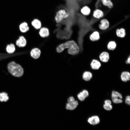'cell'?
<instances>
[{
  "label": "cell",
  "instance_id": "cell-20",
  "mask_svg": "<svg viewBox=\"0 0 130 130\" xmlns=\"http://www.w3.org/2000/svg\"><path fill=\"white\" fill-rule=\"evenodd\" d=\"M91 68L94 70L98 69L101 66V64L100 62L97 60H93L91 64Z\"/></svg>",
  "mask_w": 130,
  "mask_h": 130
},
{
  "label": "cell",
  "instance_id": "cell-25",
  "mask_svg": "<svg viewBox=\"0 0 130 130\" xmlns=\"http://www.w3.org/2000/svg\"><path fill=\"white\" fill-rule=\"evenodd\" d=\"M116 43L114 41H111L108 44L107 48L109 50H113L116 48Z\"/></svg>",
  "mask_w": 130,
  "mask_h": 130
},
{
  "label": "cell",
  "instance_id": "cell-5",
  "mask_svg": "<svg viewBox=\"0 0 130 130\" xmlns=\"http://www.w3.org/2000/svg\"><path fill=\"white\" fill-rule=\"evenodd\" d=\"M66 108L67 110H73L75 109L78 106V103L77 101L75 100L73 97H70L67 100Z\"/></svg>",
  "mask_w": 130,
  "mask_h": 130
},
{
  "label": "cell",
  "instance_id": "cell-3",
  "mask_svg": "<svg viewBox=\"0 0 130 130\" xmlns=\"http://www.w3.org/2000/svg\"><path fill=\"white\" fill-rule=\"evenodd\" d=\"M69 13L65 9H61L57 11L55 17V20L57 23H58L63 19L67 18L69 16Z\"/></svg>",
  "mask_w": 130,
  "mask_h": 130
},
{
  "label": "cell",
  "instance_id": "cell-1",
  "mask_svg": "<svg viewBox=\"0 0 130 130\" xmlns=\"http://www.w3.org/2000/svg\"><path fill=\"white\" fill-rule=\"evenodd\" d=\"M65 49H67L68 53L72 55H75L79 52L80 48L76 42L73 40H68L58 46L56 48L58 53L62 52Z\"/></svg>",
  "mask_w": 130,
  "mask_h": 130
},
{
  "label": "cell",
  "instance_id": "cell-9",
  "mask_svg": "<svg viewBox=\"0 0 130 130\" xmlns=\"http://www.w3.org/2000/svg\"><path fill=\"white\" fill-rule=\"evenodd\" d=\"M87 121L91 124L95 125L99 123L100 119L99 117L98 116L94 115L88 118Z\"/></svg>",
  "mask_w": 130,
  "mask_h": 130
},
{
  "label": "cell",
  "instance_id": "cell-13",
  "mask_svg": "<svg viewBox=\"0 0 130 130\" xmlns=\"http://www.w3.org/2000/svg\"><path fill=\"white\" fill-rule=\"evenodd\" d=\"M39 34L40 36L44 38L48 37L49 35L48 29L45 27H42L39 29Z\"/></svg>",
  "mask_w": 130,
  "mask_h": 130
},
{
  "label": "cell",
  "instance_id": "cell-11",
  "mask_svg": "<svg viewBox=\"0 0 130 130\" xmlns=\"http://www.w3.org/2000/svg\"><path fill=\"white\" fill-rule=\"evenodd\" d=\"M89 95V93L87 90H84L80 92L77 95L78 99L81 101H84Z\"/></svg>",
  "mask_w": 130,
  "mask_h": 130
},
{
  "label": "cell",
  "instance_id": "cell-23",
  "mask_svg": "<svg viewBox=\"0 0 130 130\" xmlns=\"http://www.w3.org/2000/svg\"><path fill=\"white\" fill-rule=\"evenodd\" d=\"M116 33L117 36L121 38L124 37L125 35V30L123 28L117 29L116 30Z\"/></svg>",
  "mask_w": 130,
  "mask_h": 130
},
{
  "label": "cell",
  "instance_id": "cell-19",
  "mask_svg": "<svg viewBox=\"0 0 130 130\" xmlns=\"http://www.w3.org/2000/svg\"><path fill=\"white\" fill-rule=\"evenodd\" d=\"M92 77V73L90 72L86 71L84 72L82 75V78L86 81L90 80Z\"/></svg>",
  "mask_w": 130,
  "mask_h": 130
},
{
  "label": "cell",
  "instance_id": "cell-22",
  "mask_svg": "<svg viewBox=\"0 0 130 130\" xmlns=\"http://www.w3.org/2000/svg\"><path fill=\"white\" fill-rule=\"evenodd\" d=\"M100 38L99 34L97 31H95L92 33L90 36V39L92 41H95L99 39Z\"/></svg>",
  "mask_w": 130,
  "mask_h": 130
},
{
  "label": "cell",
  "instance_id": "cell-28",
  "mask_svg": "<svg viewBox=\"0 0 130 130\" xmlns=\"http://www.w3.org/2000/svg\"><path fill=\"white\" fill-rule=\"evenodd\" d=\"M104 102V104H111L112 103L111 101L109 99L105 100Z\"/></svg>",
  "mask_w": 130,
  "mask_h": 130
},
{
  "label": "cell",
  "instance_id": "cell-18",
  "mask_svg": "<svg viewBox=\"0 0 130 130\" xmlns=\"http://www.w3.org/2000/svg\"><path fill=\"white\" fill-rule=\"evenodd\" d=\"M99 58L102 61L104 62H107L109 58V54L106 52H103L100 55Z\"/></svg>",
  "mask_w": 130,
  "mask_h": 130
},
{
  "label": "cell",
  "instance_id": "cell-10",
  "mask_svg": "<svg viewBox=\"0 0 130 130\" xmlns=\"http://www.w3.org/2000/svg\"><path fill=\"white\" fill-rule=\"evenodd\" d=\"M100 22V24L99 25V27L101 29L104 30L109 27L110 25L109 22L107 19L104 18L102 19Z\"/></svg>",
  "mask_w": 130,
  "mask_h": 130
},
{
  "label": "cell",
  "instance_id": "cell-7",
  "mask_svg": "<svg viewBox=\"0 0 130 130\" xmlns=\"http://www.w3.org/2000/svg\"><path fill=\"white\" fill-rule=\"evenodd\" d=\"M92 15L94 18L99 19L104 17V13L103 11L101 9L97 8L93 11Z\"/></svg>",
  "mask_w": 130,
  "mask_h": 130
},
{
  "label": "cell",
  "instance_id": "cell-26",
  "mask_svg": "<svg viewBox=\"0 0 130 130\" xmlns=\"http://www.w3.org/2000/svg\"><path fill=\"white\" fill-rule=\"evenodd\" d=\"M104 109L107 111L111 110L112 109V106L111 104H104L103 105Z\"/></svg>",
  "mask_w": 130,
  "mask_h": 130
},
{
  "label": "cell",
  "instance_id": "cell-15",
  "mask_svg": "<svg viewBox=\"0 0 130 130\" xmlns=\"http://www.w3.org/2000/svg\"><path fill=\"white\" fill-rule=\"evenodd\" d=\"M31 24L33 27L37 30L41 28V21L38 19H35L31 22Z\"/></svg>",
  "mask_w": 130,
  "mask_h": 130
},
{
  "label": "cell",
  "instance_id": "cell-14",
  "mask_svg": "<svg viewBox=\"0 0 130 130\" xmlns=\"http://www.w3.org/2000/svg\"><path fill=\"white\" fill-rule=\"evenodd\" d=\"M121 79L123 82H126L130 80V73L128 71L123 72L121 75Z\"/></svg>",
  "mask_w": 130,
  "mask_h": 130
},
{
  "label": "cell",
  "instance_id": "cell-29",
  "mask_svg": "<svg viewBox=\"0 0 130 130\" xmlns=\"http://www.w3.org/2000/svg\"><path fill=\"white\" fill-rule=\"evenodd\" d=\"M127 62L129 64L130 63V57L129 56L128 58L127 59Z\"/></svg>",
  "mask_w": 130,
  "mask_h": 130
},
{
  "label": "cell",
  "instance_id": "cell-12",
  "mask_svg": "<svg viewBox=\"0 0 130 130\" xmlns=\"http://www.w3.org/2000/svg\"><path fill=\"white\" fill-rule=\"evenodd\" d=\"M80 12L83 15L88 16L91 13V10L88 6H83L80 9Z\"/></svg>",
  "mask_w": 130,
  "mask_h": 130
},
{
  "label": "cell",
  "instance_id": "cell-4",
  "mask_svg": "<svg viewBox=\"0 0 130 130\" xmlns=\"http://www.w3.org/2000/svg\"><path fill=\"white\" fill-rule=\"evenodd\" d=\"M111 97L112 102L115 104H120L123 102V96L122 94L117 91H112Z\"/></svg>",
  "mask_w": 130,
  "mask_h": 130
},
{
  "label": "cell",
  "instance_id": "cell-8",
  "mask_svg": "<svg viewBox=\"0 0 130 130\" xmlns=\"http://www.w3.org/2000/svg\"><path fill=\"white\" fill-rule=\"evenodd\" d=\"M27 41L25 38L23 36H20L16 41V45L20 47H23L26 44Z\"/></svg>",
  "mask_w": 130,
  "mask_h": 130
},
{
  "label": "cell",
  "instance_id": "cell-2",
  "mask_svg": "<svg viewBox=\"0 0 130 130\" xmlns=\"http://www.w3.org/2000/svg\"><path fill=\"white\" fill-rule=\"evenodd\" d=\"M7 68L9 72L15 77H20L23 75L24 73V70L22 67L14 61L11 62L9 63Z\"/></svg>",
  "mask_w": 130,
  "mask_h": 130
},
{
  "label": "cell",
  "instance_id": "cell-27",
  "mask_svg": "<svg viewBox=\"0 0 130 130\" xmlns=\"http://www.w3.org/2000/svg\"><path fill=\"white\" fill-rule=\"evenodd\" d=\"M125 103L130 105V96H127L126 97L125 100Z\"/></svg>",
  "mask_w": 130,
  "mask_h": 130
},
{
  "label": "cell",
  "instance_id": "cell-17",
  "mask_svg": "<svg viewBox=\"0 0 130 130\" xmlns=\"http://www.w3.org/2000/svg\"><path fill=\"white\" fill-rule=\"evenodd\" d=\"M102 4L108 8L111 9L113 6L114 4L111 0H100Z\"/></svg>",
  "mask_w": 130,
  "mask_h": 130
},
{
  "label": "cell",
  "instance_id": "cell-6",
  "mask_svg": "<svg viewBox=\"0 0 130 130\" xmlns=\"http://www.w3.org/2000/svg\"><path fill=\"white\" fill-rule=\"evenodd\" d=\"M41 54V51L38 48H35L31 49L30 52L31 56L33 58L36 59L40 57Z\"/></svg>",
  "mask_w": 130,
  "mask_h": 130
},
{
  "label": "cell",
  "instance_id": "cell-16",
  "mask_svg": "<svg viewBox=\"0 0 130 130\" xmlns=\"http://www.w3.org/2000/svg\"><path fill=\"white\" fill-rule=\"evenodd\" d=\"M19 27L20 31L23 33L27 32L29 29L28 24L26 22H24L21 23L19 26Z\"/></svg>",
  "mask_w": 130,
  "mask_h": 130
},
{
  "label": "cell",
  "instance_id": "cell-24",
  "mask_svg": "<svg viewBox=\"0 0 130 130\" xmlns=\"http://www.w3.org/2000/svg\"><path fill=\"white\" fill-rule=\"evenodd\" d=\"M7 94L5 92L0 93V101L6 102L9 99Z\"/></svg>",
  "mask_w": 130,
  "mask_h": 130
},
{
  "label": "cell",
  "instance_id": "cell-21",
  "mask_svg": "<svg viewBox=\"0 0 130 130\" xmlns=\"http://www.w3.org/2000/svg\"><path fill=\"white\" fill-rule=\"evenodd\" d=\"M6 52L8 53H12L15 52V46L12 43L8 44L6 46Z\"/></svg>",
  "mask_w": 130,
  "mask_h": 130
}]
</instances>
